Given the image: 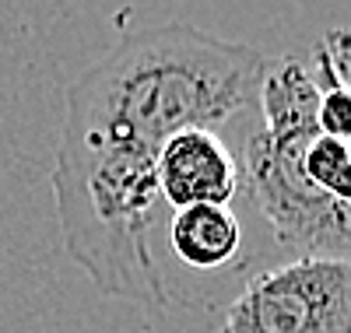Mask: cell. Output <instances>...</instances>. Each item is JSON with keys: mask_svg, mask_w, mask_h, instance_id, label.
I'll use <instances>...</instances> for the list:
<instances>
[{"mask_svg": "<svg viewBox=\"0 0 351 333\" xmlns=\"http://www.w3.org/2000/svg\"><path fill=\"white\" fill-rule=\"evenodd\" d=\"M260 127L271 134H291V130H319L316 109H319V84L313 77L309 56H271L267 71L260 81Z\"/></svg>", "mask_w": 351, "mask_h": 333, "instance_id": "cell-7", "label": "cell"}, {"mask_svg": "<svg viewBox=\"0 0 351 333\" xmlns=\"http://www.w3.org/2000/svg\"><path fill=\"white\" fill-rule=\"evenodd\" d=\"M169 246L190 270H225L243 253V221L228 204H193L172 210Z\"/></svg>", "mask_w": 351, "mask_h": 333, "instance_id": "cell-6", "label": "cell"}, {"mask_svg": "<svg viewBox=\"0 0 351 333\" xmlns=\"http://www.w3.org/2000/svg\"><path fill=\"white\" fill-rule=\"evenodd\" d=\"M158 151L130 140L60 130L53 193L71 260L102 295L165 309V284L152 256L158 214Z\"/></svg>", "mask_w": 351, "mask_h": 333, "instance_id": "cell-2", "label": "cell"}, {"mask_svg": "<svg viewBox=\"0 0 351 333\" xmlns=\"http://www.w3.org/2000/svg\"><path fill=\"white\" fill-rule=\"evenodd\" d=\"M158 200L172 210L193 204H228L243 190V169L221 134L183 130L162 144L158 162Z\"/></svg>", "mask_w": 351, "mask_h": 333, "instance_id": "cell-5", "label": "cell"}, {"mask_svg": "<svg viewBox=\"0 0 351 333\" xmlns=\"http://www.w3.org/2000/svg\"><path fill=\"white\" fill-rule=\"evenodd\" d=\"M302 175L324 197L351 204V144L316 134L302 151Z\"/></svg>", "mask_w": 351, "mask_h": 333, "instance_id": "cell-8", "label": "cell"}, {"mask_svg": "<svg viewBox=\"0 0 351 333\" xmlns=\"http://www.w3.org/2000/svg\"><path fill=\"white\" fill-rule=\"evenodd\" d=\"M319 130H253L243 147V186L281 246L299 256L351 263V204L330 200L302 175V151Z\"/></svg>", "mask_w": 351, "mask_h": 333, "instance_id": "cell-3", "label": "cell"}, {"mask_svg": "<svg viewBox=\"0 0 351 333\" xmlns=\"http://www.w3.org/2000/svg\"><path fill=\"white\" fill-rule=\"evenodd\" d=\"M313 77L319 84V109H316L319 134L351 144V84L348 81H337L334 74L316 71V67H313Z\"/></svg>", "mask_w": 351, "mask_h": 333, "instance_id": "cell-9", "label": "cell"}, {"mask_svg": "<svg viewBox=\"0 0 351 333\" xmlns=\"http://www.w3.org/2000/svg\"><path fill=\"white\" fill-rule=\"evenodd\" d=\"M218 333H351V263L295 256L260 270L228 301Z\"/></svg>", "mask_w": 351, "mask_h": 333, "instance_id": "cell-4", "label": "cell"}, {"mask_svg": "<svg viewBox=\"0 0 351 333\" xmlns=\"http://www.w3.org/2000/svg\"><path fill=\"white\" fill-rule=\"evenodd\" d=\"M271 56L172 21L127 28L99 64L67 88L64 130L162 151L183 130H221L256 92Z\"/></svg>", "mask_w": 351, "mask_h": 333, "instance_id": "cell-1", "label": "cell"}]
</instances>
